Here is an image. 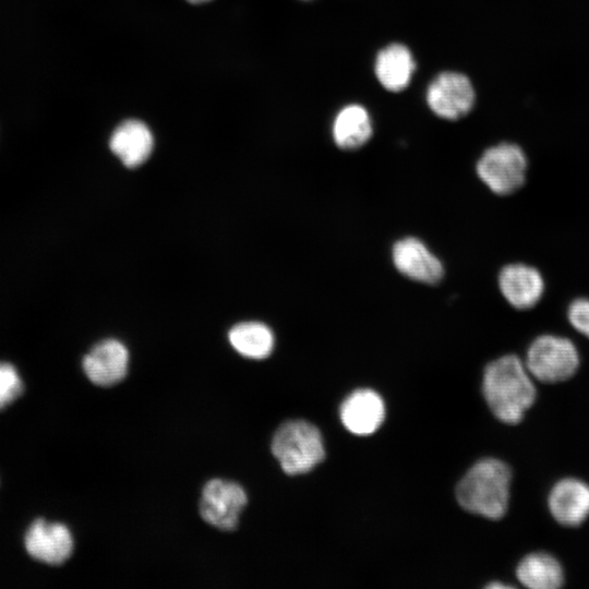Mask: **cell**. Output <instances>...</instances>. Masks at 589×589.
I'll list each match as a JSON object with an SVG mask.
<instances>
[{
	"label": "cell",
	"mask_w": 589,
	"mask_h": 589,
	"mask_svg": "<svg viewBox=\"0 0 589 589\" xmlns=\"http://www.w3.org/2000/svg\"><path fill=\"white\" fill-rule=\"evenodd\" d=\"M482 389L493 414L507 424L519 423L537 396L531 374L515 354L502 356L486 365Z\"/></svg>",
	"instance_id": "6da1fadb"
},
{
	"label": "cell",
	"mask_w": 589,
	"mask_h": 589,
	"mask_svg": "<svg viewBox=\"0 0 589 589\" xmlns=\"http://www.w3.org/2000/svg\"><path fill=\"white\" fill-rule=\"evenodd\" d=\"M474 89L470 80L458 72L440 73L426 89V103L440 118L458 120L473 107Z\"/></svg>",
	"instance_id": "52a82bcc"
},
{
	"label": "cell",
	"mask_w": 589,
	"mask_h": 589,
	"mask_svg": "<svg viewBox=\"0 0 589 589\" xmlns=\"http://www.w3.org/2000/svg\"><path fill=\"white\" fill-rule=\"evenodd\" d=\"M476 170L479 179L492 193L500 196L510 195L526 182L528 159L519 145L503 142L483 152Z\"/></svg>",
	"instance_id": "5b68a950"
},
{
	"label": "cell",
	"mask_w": 589,
	"mask_h": 589,
	"mask_svg": "<svg viewBox=\"0 0 589 589\" xmlns=\"http://www.w3.org/2000/svg\"><path fill=\"white\" fill-rule=\"evenodd\" d=\"M24 545L33 558L50 565H60L71 556L74 543L67 526L38 518L28 527Z\"/></svg>",
	"instance_id": "9c48e42d"
},
{
	"label": "cell",
	"mask_w": 589,
	"mask_h": 589,
	"mask_svg": "<svg viewBox=\"0 0 589 589\" xmlns=\"http://www.w3.org/2000/svg\"><path fill=\"white\" fill-rule=\"evenodd\" d=\"M396 269L404 276L423 284H437L444 275L441 261L414 237L397 241L392 250Z\"/></svg>",
	"instance_id": "30bf717a"
},
{
	"label": "cell",
	"mask_w": 589,
	"mask_h": 589,
	"mask_svg": "<svg viewBox=\"0 0 589 589\" xmlns=\"http://www.w3.org/2000/svg\"><path fill=\"white\" fill-rule=\"evenodd\" d=\"M416 62L410 50L401 44L382 49L375 59L374 71L378 82L389 92H401L410 83Z\"/></svg>",
	"instance_id": "9a60e30c"
},
{
	"label": "cell",
	"mask_w": 589,
	"mask_h": 589,
	"mask_svg": "<svg viewBox=\"0 0 589 589\" xmlns=\"http://www.w3.org/2000/svg\"><path fill=\"white\" fill-rule=\"evenodd\" d=\"M187 1H189V2H191L193 4H201V3L207 2L209 0H187Z\"/></svg>",
	"instance_id": "7402d4cb"
},
{
	"label": "cell",
	"mask_w": 589,
	"mask_h": 589,
	"mask_svg": "<svg viewBox=\"0 0 589 589\" xmlns=\"http://www.w3.org/2000/svg\"><path fill=\"white\" fill-rule=\"evenodd\" d=\"M517 579L531 589H556L564 584V572L560 562L545 552L527 554L516 568Z\"/></svg>",
	"instance_id": "e0dca14e"
},
{
	"label": "cell",
	"mask_w": 589,
	"mask_h": 589,
	"mask_svg": "<svg viewBox=\"0 0 589 589\" xmlns=\"http://www.w3.org/2000/svg\"><path fill=\"white\" fill-rule=\"evenodd\" d=\"M497 285L503 298L516 310L532 309L545 291V281L540 271L520 262L503 266Z\"/></svg>",
	"instance_id": "ba28073f"
},
{
	"label": "cell",
	"mask_w": 589,
	"mask_h": 589,
	"mask_svg": "<svg viewBox=\"0 0 589 589\" xmlns=\"http://www.w3.org/2000/svg\"><path fill=\"white\" fill-rule=\"evenodd\" d=\"M548 506L561 525L579 526L589 516V484L576 478L557 481L549 493Z\"/></svg>",
	"instance_id": "7c38bea8"
},
{
	"label": "cell",
	"mask_w": 589,
	"mask_h": 589,
	"mask_svg": "<svg viewBox=\"0 0 589 589\" xmlns=\"http://www.w3.org/2000/svg\"><path fill=\"white\" fill-rule=\"evenodd\" d=\"M272 453L287 474L312 470L325 456L320 431L303 420L283 423L274 434Z\"/></svg>",
	"instance_id": "3957f363"
},
{
	"label": "cell",
	"mask_w": 589,
	"mask_h": 589,
	"mask_svg": "<svg viewBox=\"0 0 589 589\" xmlns=\"http://www.w3.org/2000/svg\"><path fill=\"white\" fill-rule=\"evenodd\" d=\"M566 316L572 327L589 339V298L573 300L567 308Z\"/></svg>",
	"instance_id": "ffe728a7"
},
{
	"label": "cell",
	"mask_w": 589,
	"mask_h": 589,
	"mask_svg": "<svg viewBox=\"0 0 589 589\" xmlns=\"http://www.w3.org/2000/svg\"><path fill=\"white\" fill-rule=\"evenodd\" d=\"M385 417L381 396L371 389H359L349 395L340 407L345 428L357 435L374 433Z\"/></svg>",
	"instance_id": "4fadbf2b"
},
{
	"label": "cell",
	"mask_w": 589,
	"mask_h": 589,
	"mask_svg": "<svg viewBox=\"0 0 589 589\" xmlns=\"http://www.w3.org/2000/svg\"><path fill=\"white\" fill-rule=\"evenodd\" d=\"M333 139L342 149H357L372 136V122L364 107L351 104L344 107L333 122Z\"/></svg>",
	"instance_id": "2e32d148"
},
{
	"label": "cell",
	"mask_w": 589,
	"mask_h": 589,
	"mask_svg": "<svg viewBox=\"0 0 589 589\" xmlns=\"http://www.w3.org/2000/svg\"><path fill=\"white\" fill-rule=\"evenodd\" d=\"M129 353L123 344L107 339L95 345L83 359L88 380L98 386H111L124 378Z\"/></svg>",
	"instance_id": "8fae6325"
},
{
	"label": "cell",
	"mask_w": 589,
	"mask_h": 589,
	"mask_svg": "<svg viewBox=\"0 0 589 589\" xmlns=\"http://www.w3.org/2000/svg\"><path fill=\"white\" fill-rule=\"evenodd\" d=\"M24 390L17 370L10 363H0V410L15 401Z\"/></svg>",
	"instance_id": "d6986e66"
},
{
	"label": "cell",
	"mask_w": 589,
	"mask_h": 589,
	"mask_svg": "<svg viewBox=\"0 0 589 589\" xmlns=\"http://www.w3.org/2000/svg\"><path fill=\"white\" fill-rule=\"evenodd\" d=\"M579 352L567 337L543 334L528 347L525 364L532 377L543 383H560L578 370Z\"/></svg>",
	"instance_id": "277c9868"
},
{
	"label": "cell",
	"mask_w": 589,
	"mask_h": 589,
	"mask_svg": "<svg viewBox=\"0 0 589 589\" xmlns=\"http://www.w3.org/2000/svg\"><path fill=\"white\" fill-rule=\"evenodd\" d=\"M488 587L492 588V589H494V588H508V586H506L504 584H490Z\"/></svg>",
	"instance_id": "44dd1931"
},
{
	"label": "cell",
	"mask_w": 589,
	"mask_h": 589,
	"mask_svg": "<svg viewBox=\"0 0 589 589\" xmlns=\"http://www.w3.org/2000/svg\"><path fill=\"white\" fill-rule=\"evenodd\" d=\"M109 145L124 166L134 168L145 163L151 156L154 137L144 122L130 119L115 129Z\"/></svg>",
	"instance_id": "5bb4252c"
},
{
	"label": "cell",
	"mask_w": 589,
	"mask_h": 589,
	"mask_svg": "<svg viewBox=\"0 0 589 589\" xmlns=\"http://www.w3.org/2000/svg\"><path fill=\"white\" fill-rule=\"evenodd\" d=\"M231 346L250 359H265L274 349V334L264 324L245 322L233 326L229 332Z\"/></svg>",
	"instance_id": "ac0fdd59"
},
{
	"label": "cell",
	"mask_w": 589,
	"mask_h": 589,
	"mask_svg": "<svg viewBox=\"0 0 589 589\" xmlns=\"http://www.w3.org/2000/svg\"><path fill=\"white\" fill-rule=\"evenodd\" d=\"M512 472L500 459L484 458L476 462L456 489L459 505L489 519L502 518L508 508Z\"/></svg>",
	"instance_id": "7a4b0ae2"
},
{
	"label": "cell",
	"mask_w": 589,
	"mask_h": 589,
	"mask_svg": "<svg viewBox=\"0 0 589 589\" xmlns=\"http://www.w3.org/2000/svg\"><path fill=\"white\" fill-rule=\"evenodd\" d=\"M247 502V493L240 484L213 479L203 488L200 515L208 525L231 531L238 527L239 516Z\"/></svg>",
	"instance_id": "8992f818"
}]
</instances>
